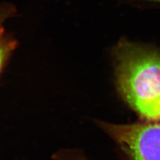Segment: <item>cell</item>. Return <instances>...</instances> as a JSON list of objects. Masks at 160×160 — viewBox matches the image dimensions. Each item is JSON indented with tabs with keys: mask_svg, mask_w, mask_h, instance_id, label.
Wrapping results in <instances>:
<instances>
[{
	"mask_svg": "<svg viewBox=\"0 0 160 160\" xmlns=\"http://www.w3.org/2000/svg\"><path fill=\"white\" fill-rule=\"evenodd\" d=\"M113 58L123 101L143 120L160 122V49L122 39Z\"/></svg>",
	"mask_w": 160,
	"mask_h": 160,
	"instance_id": "obj_1",
	"label": "cell"
},
{
	"mask_svg": "<svg viewBox=\"0 0 160 160\" xmlns=\"http://www.w3.org/2000/svg\"><path fill=\"white\" fill-rule=\"evenodd\" d=\"M98 124L130 160H160V122Z\"/></svg>",
	"mask_w": 160,
	"mask_h": 160,
	"instance_id": "obj_2",
	"label": "cell"
},
{
	"mask_svg": "<svg viewBox=\"0 0 160 160\" xmlns=\"http://www.w3.org/2000/svg\"><path fill=\"white\" fill-rule=\"evenodd\" d=\"M16 46V40L6 35L3 26L0 27V72Z\"/></svg>",
	"mask_w": 160,
	"mask_h": 160,
	"instance_id": "obj_3",
	"label": "cell"
},
{
	"mask_svg": "<svg viewBox=\"0 0 160 160\" xmlns=\"http://www.w3.org/2000/svg\"><path fill=\"white\" fill-rule=\"evenodd\" d=\"M56 160H87L83 155L75 151H63L56 155Z\"/></svg>",
	"mask_w": 160,
	"mask_h": 160,
	"instance_id": "obj_4",
	"label": "cell"
},
{
	"mask_svg": "<svg viewBox=\"0 0 160 160\" xmlns=\"http://www.w3.org/2000/svg\"><path fill=\"white\" fill-rule=\"evenodd\" d=\"M14 10L9 5H3L0 6V27L3 26V23L12 16Z\"/></svg>",
	"mask_w": 160,
	"mask_h": 160,
	"instance_id": "obj_5",
	"label": "cell"
},
{
	"mask_svg": "<svg viewBox=\"0 0 160 160\" xmlns=\"http://www.w3.org/2000/svg\"><path fill=\"white\" fill-rule=\"evenodd\" d=\"M133 1L156 5V6H160V0H133Z\"/></svg>",
	"mask_w": 160,
	"mask_h": 160,
	"instance_id": "obj_6",
	"label": "cell"
}]
</instances>
